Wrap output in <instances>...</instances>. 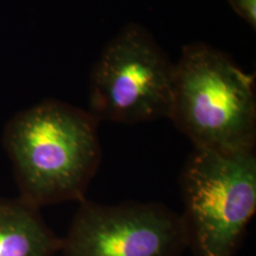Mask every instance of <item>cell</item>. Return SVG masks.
<instances>
[{
    "mask_svg": "<svg viewBox=\"0 0 256 256\" xmlns=\"http://www.w3.org/2000/svg\"><path fill=\"white\" fill-rule=\"evenodd\" d=\"M176 63L139 24H128L102 50L89 83L90 113L98 120L139 124L168 118Z\"/></svg>",
    "mask_w": 256,
    "mask_h": 256,
    "instance_id": "obj_4",
    "label": "cell"
},
{
    "mask_svg": "<svg viewBox=\"0 0 256 256\" xmlns=\"http://www.w3.org/2000/svg\"><path fill=\"white\" fill-rule=\"evenodd\" d=\"M60 243L37 208L20 198L0 200V256H54Z\"/></svg>",
    "mask_w": 256,
    "mask_h": 256,
    "instance_id": "obj_6",
    "label": "cell"
},
{
    "mask_svg": "<svg viewBox=\"0 0 256 256\" xmlns=\"http://www.w3.org/2000/svg\"><path fill=\"white\" fill-rule=\"evenodd\" d=\"M186 246L182 216L168 206L82 200L60 249L66 256H178Z\"/></svg>",
    "mask_w": 256,
    "mask_h": 256,
    "instance_id": "obj_5",
    "label": "cell"
},
{
    "mask_svg": "<svg viewBox=\"0 0 256 256\" xmlns=\"http://www.w3.org/2000/svg\"><path fill=\"white\" fill-rule=\"evenodd\" d=\"M188 246L194 256H232L256 210L254 150L196 148L180 174Z\"/></svg>",
    "mask_w": 256,
    "mask_h": 256,
    "instance_id": "obj_3",
    "label": "cell"
},
{
    "mask_svg": "<svg viewBox=\"0 0 256 256\" xmlns=\"http://www.w3.org/2000/svg\"><path fill=\"white\" fill-rule=\"evenodd\" d=\"M168 119L196 148L254 150V76L215 48L206 43L188 44L176 63Z\"/></svg>",
    "mask_w": 256,
    "mask_h": 256,
    "instance_id": "obj_2",
    "label": "cell"
},
{
    "mask_svg": "<svg viewBox=\"0 0 256 256\" xmlns=\"http://www.w3.org/2000/svg\"><path fill=\"white\" fill-rule=\"evenodd\" d=\"M235 11L249 25L256 26V0H229Z\"/></svg>",
    "mask_w": 256,
    "mask_h": 256,
    "instance_id": "obj_7",
    "label": "cell"
},
{
    "mask_svg": "<svg viewBox=\"0 0 256 256\" xmlns=\"http://www.w3.org/2000/svg\"><path fill=\"white\" fill-rule=\"evenodd\" d=\"M98 120L56 100L20 112L5 130L20 200L34 208L83 200L101 162Z\"/></svg>",
    "mask_w": 256,
    "mask_h": 256,
    "instance_id": "obj_1",
    "label": "cell"
}]
</instances>
